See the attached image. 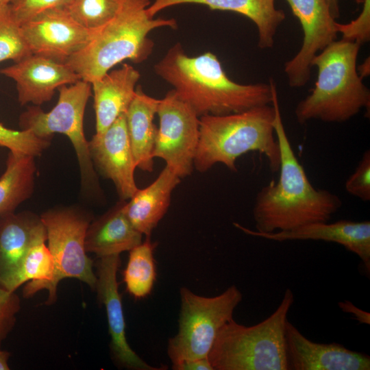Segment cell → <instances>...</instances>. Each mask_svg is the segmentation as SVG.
Here are the masks:
<instances>
[{
	"mask_svg": "<svg viewBox=\"0 0 370 370\" xmlns=\"http://www.w3.org/2000/svg\"><path fill=\"white\" fill-rule=\"evenodd\" d=\"M275 116L273 127L280 152V175L257 193L253 208L260 233L288 231L315 222H328L341 207L340 197L315 188L298 160L283 124L276 85L271 79Z\"/></svg>",
	"mask_w": 370,
	"mask_h": 370,
	"instance_id": "obj_1",
	"label": "cell"
},
{
	"mask_svg": "<svg viewBox=\"0 0 370 370\" xmlns=\"http://www.w3.org/2000/svg\"><path fill=\"white\" fill-rule=\"evenodd\" d=\"M153 69L199 117L242 112L272 102L269 83L235 82L215 54L188 56L180 42L170 47Z\"/></svg>",
	"mask_w": 370,
	"mask_h": 370,
	"instance_id": "obj_2",
	"label": "cell"
},
{
	"mask_svg": "<svg viewBox=\"0 0 370 370\" xmlns=\"http://www.w3.org/2000/svg\"><path fill=\"white\" fill-rule=\"evenodd\" d=\"M150 3L149 0H121L114 16L92 30L86 45L66 63L81 79L91 84L124 60L145 61L154 47L149 34L160 27H177L175 18L149 17L146 9Z\"/></svg>",
	"mask_w": 370,
	"mask_h": 370,
	"instance_id": "obj_3",
	"label": "cell"
},
{
	"mask_svg": "<svg viewBox=\"0 0 370 370\" xmlns=\"http://www.w3.org/2000/svg\"><path fill=\"white\" fill-rule=\"evenodd\" d=\"M358 42L341 38L334 40L312 59L317 78L310 95L297 105L295 115L299 124L311 120L341 123L368 112L370 91L357 71L360 48Z\"/></svg>",
	"mask_w": 370,
	"mask_h": 370,
	"instance_id": "obj_4",
	"label": "cell"
},
{
	"mask_svg": "<svg viewBox=\"0 0 370 370\" xmlns=\"http://www.w3.org/2000/svg\"><path fill=\"white\" fill-rule=\"evenodd\" d=\"M272 104L225 115L199 117V137L194 167L206 172L217 163L236 171V160L250 151L263 154L273 172L279 170L280 152L273 127Z\"/></svg>",
	"mask_w": 370,
	"mask_h": 370,
	"instance_id": "obj_5",
	"label": "cell"
},
{
	"mask_svg": "<svg viewBox=\"0 0 370 370\" xmlns=\"http://www.w3.org/2000/svg\"><path fill=\"white\" fill-rule=\"evenodd\" d=\"M293 301L287 288L276 310L261 322L246 326L232 319L225 323L208 356L213 370H288L285 328Z\"/></svg>",
	"mask_w": 370,
	"mask_h": 370,
	"instance_id": "obj_6",
	"label": "cell"
},
{
	"mask_svg": "<svg viewBox=\"0 0 370 370\" xmlns=\"http://www.w3.org/2000/svg\"><path fill=\"white\" fill-rule=\"evenodd\" d=\"M177 334L168 341L167 354L172 365L208 358L222 326L233 319L243 294L232 285L219 295L204 297L182 287Z\"/></svg>",
	"mask_w": 370,
	"mask_h": 370,
	"instance_id": "obj_7",
	"label": "cell"
},
{
	"mask_svg": "<svg viewBox=\"0 0 370 370\" xmlns=\"http://www.w3.org/2000/svg\"><path fill=\"white\" fill-rule=\"evenodd\" d=\"M58 90V102L50 111L46 112L38 106L29 107L20 116V127L44 139H51L56 133L66 136L77 156L82 188L97 191L98 179L84 131L86 106L92 95L91 84L80 79Z\"/></svg>",
	"mask_w": 370,
	"mask_h": 370,
	"instance_id": "obj_8",
	"label": "cell"
},
{
	"mask_svg": "<svg viewBox=\"0 0 370 370\" xmlns=\"http://www.w3.org/2000/svg\"><path fill=\"white\" fill-rule=\"evenodd\" d=\"M40 217L54 263L53 278L46 288L49 291L46 304L55 302L58 284L64 278H76L95 290L93 261L85 249L86 230L92 220L90 214L78 207L64 206L49 209Z\"/></svg>",
	"mask_w": 370,
	"mask_h": 370,
	"instance_id": "obj_9",
	"label": "cell"
},
{
	"mask_svg": "<svg viewBox=\"0 0 370 370\" xmlns=\"http://www.w3.org/2000/svg\"><path fill=\"white\" fill-rule=\"evenodd\" d=\"M159 117L153 157L164 160L180 178L190 175L199 137V117L175 92L160 99Z\"/></svg>",
	"mask_w": 370,
	"mask_h": 370,
	"instance_id": "obj_10",
	"label": "cell"
},
{
	"mask_svg": "<svg viewBox=\"0 0 370 370\" xmlns=\"http://www.w3.org/2000/svg\"><path fill=\"white\" fill-rule=\"evenodd\" d=\"M21 27L32 54L63 63L86 45L92 32L63 7L45 10Z\"/></svg>",
	"mask_w": 370,
	"mask_h": 370,
	"instance_id": "obj_11",
	"label": "cell"
},
{
	"mask_svg": "<svg viewBox=\"0 0 370 370\" xmlns=\"http://www.w3.org/2000/svg\"><path fill=\"white\" fill-rule=\"evenodd\" d=\"M299 20L304 33L301 47L284 64L288 84L300 88L310 78L311 62L328 45L336 40V21L332 16L327 0H286Z\"/></svg>",
	"mask_w": 370,
	"mask_h": 370,
	"instance_id": "obj_12",
	"label": "cell"
},
{
	"mask_svg": "<svg viewBox=\"0 0 370 370\" xmlns=\"http://www.w3.org/2000/svg\"><path fill=\"white\" fill-rule=\"evenodd\" d=\"M91 160L106 178L114 184L121 200L130 199L138 190L134 177L136 167L130 143L125 114L105 132L88 141Z\"/></svg>",
	"mask_w": 370,
	"mask_h": 370,
	"instance_id": "obj_13",
	"label": "cell"
},
{
	"mask_svg": "<svg viewBox=\"0 0 370 370\" xmlns=\"http://www.w3.org/2000/svg\"><path fill=\"white\" fill-rule=\"evenodd\" d=\"M121 265L119 254L99 258L95 290L106 308L110 349L119 367L132 370H159L144 361L130 346L116 275Z\"/></svg>",
	"mask_w": 370,
	"mask_h": 370,
	"instance_id": "obj_14",
	"label": "cell"
},
{
	"mask_svg": "<svg viewBox=\"0 0 370 370\" xmlns=\"http://www.w3.org/2000/svg\"><path fill=\"white\" fill-rule=\"evenodd\" d=\"M0 74L15 82L21 105L38 106L49 101L60 87L81 79L67 63L35 54L0 69Z\"/></svg>",
	"mask_w": 370,
	"mask_h": 370,
	"instance_id": "obj_15",
	"label": "cell"
},
{
	"mask_svg": "<svg viewBox=\"0 0 370 370\" xmlns=\"http://www.w3.org/2000/svg\"><path fill=\"white\" fill-rule=\"evenodd\" d=\"M288 370H369L370 356L341 344L319 343L304 336L288 320L285 328Z\"/></svg>",
	"mask_w": 370,
	"mask_h": 370,
	"instance_id": "obj_16",
	"label": "cell"
},
{
	"mask_svg": "<svg viewBox=\"0 0 370 370\" xmlns=\"http://www.w3.org/2000/svg\"><path fill=\"white\" fill-rule=\"evenodd\" d=\"M244 233L271 241H323L343 245L356 254L362 260L367 273L370 272V222L339 220L328 223L315 222L299 226L288 231L260 233L234 223Z\"/></svg>",
	"mask_w": 370,
	"mask_h": 370,
	"instance_id": "obj_17",
	"label": "cell"
},
{
	"mask_svg": "<svg viewBox=\"0 0 370 370\" xmlns=\"http://www.w3.org/2000/svg\"><path fill=\"white\" fill-rule=\"evenodd\" d=\"M47 239L45 227L36 214L23 211L0 217V286L15 292L13 286L30 247Z\"/></svg>",
	"mask_w": 370,
	"mask_h": 370,
	"instance_id": "obj_18",
	"label": "cell"
},
{
	"mask_svg": "<svg viewBox=\"0 0 370 370\" xmlns=\"http://www.w3.org/2000/svg\"><path fill=\"white\" fill-rule=\"evenodd\" d=\"M188 3L206 5L212 10L233 12L248 18L257 27L258 45L262 49L273 46L277 29L286 17L282 10L276 8L275 0H153L146 12L154 18L166 8Z\"/></svg>",
	"mask_w": 370,
	"mask_h": 370,
	"instance_id": "obj_19",
	"label": "cell"
},
{
	"mask_svg": "<svg viewBox=\"0 0 370 370\" xmlns=\"http://www.w3.org/2000/svg\"><path fill=\"white\" fill-rule=\"evenodd\" d=\"M140 74L132 65L124 63L91 83L95 112L96 133L105 132L132 103Z\"/></svg>",
	"mask_w": 370,
	"mask_h": 370,
	"instance_id": "obj_20",
	"label": "cell"
},
{
	"mask_svg": "<svg viewBox=\"0 0 370 370\" xmlns=\"http://www.w3.org/2000/svg\"><path fill=\"white\" fill-rule=\"evenodd\" d=\"M180 179L167 166L150 185L138 190L124 204V212L134 227L146 237L151 236L153 229L166 213L171 194Z\"/></svg>",
	"mask_w": 370,
	"mask_h": 370,
	"instance_id": "obj_21",
	"label": "cell"
},
{
	"mask_svg": "<svg viewBox=\"0 0 370 370\" xmlns=\"http://www.w3.org/2000/svg\"><path fill=\"white\" fill-rule=\"evenodd\" d=\"M125 202L121 200L90 223L85 236L87 253L98 258L120 254L142 243L143 234L134 228L124 212Z\"/></svg>",
	"mask_w": 370,
	"mask_h": 370,
	"instance_id": "obj_22",
	"label": "cell"
},
{
	"mask_svg": "<svg viewBox=\"0 0 370 370\" xmlns=\"http://www.w3.org/2000/svg\"><path fill=\"white\" fill-rule=\"evenodd\" d=\"M160 99L144 92L138 86L135 96L126 113L127 132L137 168L151 172L153 170V151L158 128L153 123Z\"/></svg>",
	"mask_w": 370,
	"mask_h": 370,
	"instance_id": "obj_23",
	"label": "cell"
},
{
	"mask_svg": "<svg viewBox=\"0 0 370 370\" xmlns=\"http://www.w3.org/2000/svg\"><path fill=\"white\" fill-rule=\"evenodd\" d=\"M33 156L9 151L0 177V217L14 212L32 195L36 166Z\"/></svg>",
	"mask_w": 370,
	"mask_h": 370,
	"instance_id": "obj_24",
	"label": "cell"
},
{
	"mask_svg": "<svg viewBox=\"0 0 370 370\" xmlns=\"http://www.w3.org/2000/svg\"><path fill=\"white\" fill-rule=\"evenodd\" d=\"M156 243L150 236L130 250L129 258L123 271V281L127 291L135 299L147 297L151 293L156 279L153 256Z\"/></svg>",
	"mask_w": 370,
	"mask_h": 370,
	"instance_id": "obj_25",
	"label": "cell"
},
{
	"mask_svg": "<svg viewBox=\"0 0 370 370\" xmlns=\"http://www.w3.org/2000/svg\"><path fill=\"white\" fill-rule=\"evenodd\" d=\"M46 241L47 239L39 240L30 247L14 281V291L25 282H29L23 291L25 297L46 289L53 280L54 263Z\"/></svg>",
	"mask_w": 370,
	"mask_h": 370,
	"instance_id": "obj_26",
	"label": "cell"
},
{
	"mask_svg": "<svg viewBox=\"0 0 370 370\" xmlns=\"http://www.w3.org/2000/svg\"><path fill=\"white\" fill-rule=\"evenodd\" d=\"M31 54L10 3H0V62L8 60L15 62Z\"/></svg>",
	"mask_w": 370,
	"mask_h": 370,
	"instance_id": "obj_27",
	"label": "cell"
},
{
	"mask_svg": "<svg viewBox=\"0 0 370 370\" xmlns=\"http://www.w3.org/2000/svg\"><path fill=\"white\" fill-rule=\"evenodd\" d=\"M121 0H71L63 7L82 27L94 30L112 19Z\"/></svg>",
	"mask_w": 370,
	"mask_h": 370,
	"instance_id": "obj_28",
	"label": "cell"
},
{
	"mask_svg": "<svg viewBox=\"0 0 370 370\" xmlns=\"http://www.w3.org/2000/svg\"><path fill=\"white\" fill-rule=\"evenodd\" d=\"M50 145V139L40 138L28 130H14L0 123V147L10 151L31 155L41 153Z\"/></svg>",
	"mask_w": 370,
	"mask_h": 370,
	"instance_id": "obj_29",
	"label": "cell"
},
{
	"mask_svg": "<svg viewBox=\"0 0 370 370\" xmlns=\"http://www.w3.org/2000/svg\"><path fill=\"white\" fill-rule=\"evenodd\" d=\"M345 188L350 195L363 201L370 200V151L362 155L353 173L347 180Z\"/></svg>",
	"mask_w": 370,
	"mask_h": 370,
	"instance_id": "obj_30",
	"label": "cell"
},
{
	"mask_svg": "<svg viewBox=\"0 0 370 370\" xmlns=\"http://www.w3.org/2000/svg\"><path fill=\"white\" fill-rule=\"evenodd\" d=\"M361 13L355 19L347 24L336 23L338 33L342 38L359 43L360 45L370 40V0H363Z\"/></svg>",
	"mask_w": 370,
	"mask_h": 370,
	"instance_id": "obj_31",
	"label": "cell"
},
{
	"mask_svg": "<svg viewBox=\"0 0 370 370\" xmlns=\"http://www.w3.org/2000/svg\"><path fill=\"white\" fill-rule=\"evenodd\" d=\"M71 0H12V14L20 25L40 13L55 8L64 7Z\"/></svg>",
	"mask_w": 370,
	"mask_h": 370,
	"instance_id": "obj_32",
	"label": "cell"
},
{
	"mask_svg": "<svg viewBox=\"0 0 370 370\" xmlns=\"http://www.w3.org/2000/svg\"><path fill=\"white\" fill-rule=\"evenodd\" d=\"M20 307V299L15 292L8 291L0 286V347L12 330Z\"/></svg>",
	"mask_w": 370,
	"mask_h": 370,
	"instance_id": "obj_33",
	"label": "cell"
},
{
	"mask_svg": "<svg viewBox=\"0 0 370 370\" xmlns=\"http://www.w3.org/2000/svg\"><path fill=\"white\" fill-rule=\"evenodd\" d=\"M174 370H213L208 358L184 360L172 365Z\"/></svg>",
	"mask_w": 370,
	"mask_h": 370,
	"instance_id": "obj_34",
	"label": "cell"
},
{
	"mask_svg": "<svg viewBox=\"0 0 370 370\" xmlns=\"http://www.w3.org/2000/svg\"><path fill=\"white\" fill-rule=\"evenodd\" d=\"M338 305L340 308L345 312H349L352 313L356 319H358L362 323H369V314L366 312H363L355 307L351 302L347 301L345 302H339Z\"/></svg>",
	"mask_w": 370,
	"mask_h": 370,
	"instance_id": "obj_35",
	"label": "cell"
},
{
	"mask_svg": "<svg viewBox=\"0 0 370 370\" xmlns=\"http://www.w3.org/2000/svg\"><path fill=\"white\" fill-rule=\"evenodd\" d=\"M339 1L340 0H327L330 14L335 20L340 16Z\"/></svg>",
	"mask_w": 370,
	"mask_h": 370,
	"instance_id": "obj_36",
	"label": "cell"
},
{
	"mask_svg": "<svg viewBox=\"0 0 370 370\" xmlns=\"http://www.w3.org/2000/svg\"><path fill=\"white\" fill-rule=\"evenodd\" d=\"M369 58H368L362 64L357 66L358 73L362 79L369 75Z\"/></svg>",
	"mask_w": 370,
	"mask_h": 370,
	"instance_id": "obj_37",
	"label": "cell"
},
{
	"mask_svg": "<svg viewBox=\"0 0 370 370\" xmlns=\"http://www.w3.org/2000/svg\"><path fill=\"white\" fill-rule=\"evenodd\" d=\"M10 354L0 349V370H9L8 359Z\"/></svg>",
	"mask_w": 370,
	"mask_h": 370,
	"instance_id": "obj_38",
	"label": "cell"
},
{
	"mask_svg": "<svg viewBox=\"0 0 370 370\" xmlns=\"http://www.w3.org/2000/svg\"><path fill=\"white\" fill-rule=\"evenodd\" d=\"M11 1L12 0H0V3L5 2V3H10Z\"/></svg>",
	"mask_w": 370,
	"mask_h": 370,
	"instance_id": "obj_39",
	"label": "cell"
}]
</instances>
